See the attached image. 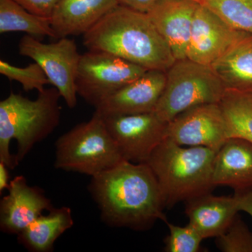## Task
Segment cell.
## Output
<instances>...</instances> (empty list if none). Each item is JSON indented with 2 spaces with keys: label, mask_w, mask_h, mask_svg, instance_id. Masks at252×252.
Instances as JSON below:
<instances>
[{
  "label": "cell",
  "mask_w": 252,
  "mask_h": 252,
  "mask_svg": "<svg viewBox=\"0 0 252 252\" xmlns=\"http://www.w3.org/2000/svg\"><path fill=\"white\" fill-rule=\"evenodd\" d=\"M239 211L238 200L233 196H215L211 192L186 201L189 224L204 239L217 238L229 226Z\"/></svg>",
  "instance_id": "9a60e30c"
},
{
  "label": "cell",
  "mask_w": 252,
  "mask_h": 252,
  "mask_svg": "<svg viewBox=\"0 0 252 252\" xmlns=\"http://www.w3.org/2000/svg\"><path fill=\"white\" fill-rule=\"evenodd\" d=\"M147 71L114 55L89 50L81 55L76 74V90L78 95L95 108Z\"/></svg>",
  "instance_id": "52a82bcc"
},
{
  "label": "cell",
  "mask_w": 252,
  "mask_h": 252,
  "mask_svg": "<svg viewBox=\"0 0 252 252\" xmlns=\"http://www.w3.org/2000/svg\"><path fill=\"white\" fill-rule=\"evenodd\" d=\"M217 152L205 147L179 145L165 138L146 163L157 177L166 207L212 192Z\"/></svg>",
  "instance_id": "277c9868"
},
{
  "label": "cell",
  "mask_w": 252,
  "mask_h": 252,
  "mask_svg": "<svg viewBox=\"0 0 252 252\" xmlns=\"http://www.w3.org/2000/svg\"><path fill=\"white\" fill-rule=\"evenodd\" d=\"M238 200L239 211L246 212L252 217V187L235 191Z\"/></svg>",
  "instance_id": "4316f807"
},
{
  "label": "cell",
  "mask_w": 252,
  "mask_h": 252,
  "mask_svg": "<svg viewBox=\"0 0 252 252\" xmlns=\"http://www.w3.org/2000/svg\"><path fill=\"white\" fill-rule=\"evenodd\" d=\"M122 6H127L136 11L147 13L158 0H117Z\"/></svg>",
  "instance_id": "83f0119b"
},
{
  "label": "cell",
  "mask_w": 252,
  "mask_h": 252,
  "mask_svg": "<svg viewBox=\"0 0 252 252\" xmlns=\"http://www.w3.org/2000/svg\"><path fill=\"white\" fill-rule=\"evenodd\" d=\"M99 116L123 158L127 161L146 163L165 139L167 123L154 112Z\"/></svg>",
  "instance_id": "9c48e42d"
},
{
  "label": "cell",
  "mask_w": 252,
  "mask_h": 252,
  "mask_svg": "<svg viewBox=\"0 0 252 252\" xmlns=\"http://www.w3.org/2000/svg\"><path fill=\"white\" fill-rule=\"evenodd\" d=\"M230 27L252 34V0H198Z\"/></svg>",
  "instance_id": "7402d4cb"
},
{
  "label": "cell",
  "mask_w": 252,
  "mask_h": 252,
  "mask_svg": "<svg viewBox=\"0 0 252 252\" xmlns=\"http://www.w3.org/2000/svg\"><path fill=\"white\" fill-rule=\"evenodd\" d=\"M216 243L223 252H252V233L237 215L227 229L217 237Z\"/></svg>",
  "instance_id": "cb8c5ba5"
},
{
  "label": "cell",
  "mask_w": 252,
  "mask_h": 252,
  "mask_svg": "<svg viewBox=\"0 0 252 252\" xmlns=\"http://www.w3.org/2000/svg\"><path fill=\"white\" fill-rule=\"evenodd\" d=\"M74 225L72 210L68 207L54 208L41 215L18 235V240L28 251L49 252L67 230Z\"/></svg>",
  "instance_id": "d6986e66"
},
{
  "label": "cell",
  "mask_w": 252,
  "mask_h": 252,
  "mask_svg": "<svg viewBox=\"0 0 252 252\" xmlns=\"http://www.w3.org/2000/svg\"><path fill=\"white\" fill-rule=\"evenodd\" d=\"M225 89L213 69L188 59L177 60L166 71V82L154 112L168 123L195 106L220 103Z\"/></svg>",
  "instance_id": "8992f818"
},
{
  "label": "cell",
  "mask_w": 252,
  "mask_h": 252,
  "mask_svg": "<svg viewBox=\"0 0 252 252\" xmlns=\"http://www.w3.org/2000/svg\"><path fill=\"white\" fill-rule=\"evenodd\" d=\"M88 50L104 51L149 69L166 72L176 60L147 13L118 5L84 34Z\"/></svg>",
  "instance_id": "7a4b0ae2"
},
{
  "label": "cell",
  "mask_w": 252,
  "mask_h": 252,
  "mask_svg": "<svg viewBox=\"0 0 252 252\" xmlns=\"http://www.w3.org/2000/svg\"><path fill=\"white\" fill-rule=\"evenodd\" d=\"M28 11L42 16L51 18L55 8L61 0H14Z\"/></svg>",
  "instance_id": "484cf974"
},
{
  "label": "cell",
  "mask_w": 252,
  "mask_h": 252,
  "mask_svg": "<svg viewBox=\"0 0 252 252\" xmlns=\"http://www.w3.org/2000/svg\"><path fill=\"white\" fill-rule=\"evenodd\" d=\"M124 160L102 117L94 112L56 142L54 167L94 177Z\"/></svg>",
  "instance_id": "5b68a950"
},
{
  "label": "cell",
  "mask_w": 252,
  "mask_h": 252,
  "mask_svg": "<svg viewBox=\"0 0 252 252\" xmlns=\"http://www.w3.org/2000/svg\"><path fill=\"white\" fill-rule=\"evenodd\" d=\"M9 167L4 162H0V193H2L5 189L9 187Z\"/></svg>",
  "instance_id": "f1b7e54d"
},
{
  "label": "cell",
  "mask_w": 252,
  "mask_h": 252,
  "mask_svg": "<svg viewBox=\"0 0 252 252\" xmlns=\"http://www.w3.org/2000/svg\"><path fill=\"white\" fill-rule=\"evenodd\" d=\"M164 222L169 228V235L165 239V252H200L203 239L193 226L189 223L180 226L169 223L167 220Z\"/></svg>",
  "instance_id": "d4e9b609"
},
{
  "label": "cell",
  "mask_w": 252,
  "mask_h": 252,
  "mask_svg": "<svg viewBox=\"0 0 252 252\" xmlns=\"http://www.w3.org/2000/svg\"><path fill=\"white\" fill-rule=\"evenodd\" d=\"M212 182L236 190L252 187V143L240 137H230L217 151Z\"/></svg>",
  "instance_id": "2e32d148"
},
{
  "label": "cell",
  "mask_w": 252,
  "mask_h": 252,
  "mask_svg": "<svg viewBox=\"0 0 252 252\" xmlns=\"http://www.w3.org/2000/svg\"><path fill=\"white\" fill-rule=\"evenodd\" d=\"M0 73L10 81L20 83L26 92L34 90L42 92L45 90L44 86L51 84L42 68L35 62L26 67H18L1 60Z\"/></svg>",
  "instance_id": "603a6c76"
},
{
  "label": "cell",
  "mask_w": 252,
  "mask_h": 252,
  "mask_svg": "<svg viewBox=\"0 0 252 252\" xmlns=\"http://www.w3.org/2000/svg\"><path fill=\"white\" fill-rule=\"evenodd\" d=\"M195 0H158L147 11L152 22L171 49L176 61L187 59Z\"/></svg>",
  "instance_id": "5bb4252c"
},
{
  "label": "cell",
  "mask_w": 252,
  "mask_h": 252,
  "mask_svg": "<svg viewBox=\"0 0 252 252\" xmlns=\"http://www.w3.org/2000/svg\"><path fill=\"white\" fill-rule=\"evenodd\" d=\"M61 97L54 86L34 100L11 92L0 102V162L13 170L54 132L61 122Z\"/></svg>",
  "instance_id": "3957f363"
},
{
  "label": "cell",
  "mask_w": 252,
  "mask_h": 252,
  "mask_svg": "<svg viewBox=\"0 0 252 252\" xmlns=\"http://www.w3.org/2000/svg\"><path fill=\"white\" fill-rule=\"evenodd\" d=\"M11 32L58 39L49 18L32 14L14 0H0V33Z\"/></svg>",
  "instance_id": "ffe728a7"
},
{
  "label": "cell",
  "mask_w": 252,
  "mask_h": 252,
  "mask_svg": "<svg viewBox=\"0 0 252 252\" xmlns=\"http://www.w3.org/2000/svg\"><path fill=\"white\" fill-rule=\"evenodd\" d=\"M165 138L181 146L205 147L217 152L229 138L220 103L195 106L167 123Z\"/></svg>",
  "instance_id": "30bf717a"
},
{
  "label": "cell",
  "mask_w": 252,
  "mask_h": 252,
  "mask_svg": "<svg viewBox=\"0 0 252 252\" xmlns=\"http://www.w3.org/2000/svg\"><path fill=\"white\" fill-rule=\"evenodd\" d=\"M18 53L40 65L69 108L77 106L75 78L81 54L74 40L63 37L56 42L44 44L27 34L20 39Z\"/></svg>",
  "instance_id": "ba28073f"
},
{
  "label": "cell",
  "mask_w": 252,
  "mask_h": 252,
  "mask_svg": "<svg viewBox=\"0 0 252 252\" xmlns=\"http://www.w3.org/2000/svg\"><path fill=\"white\" fill-rule=\"evenodd\" d=\"M166 82V72L149 69L96 107L101 116L154 112Z\"/></svg>",
  "instance_id": "4fadbf2b"
},
{
  "label": "cell",
  "mask_w": 252,
  "mask_h": 252,
  "mask_svg": "<svg viewBox=\"0 0 252 252\" xmlns=\"http://www.w3.org/2000/svg\"><path fill=\"white\" fill-rule=\"evenodd\" d=\"M8 191L0 202V228L3 233L18 235L45 210L54 207L43 190L28 185L22 175L11 180Z\"/></svg>",
  "instance_id": "7c38bea8"
},
{
  "label": "cell",
  "mask_w": 252,
  "mask_h": 252,
  "mask_svg": "<svg viewBox=\"0 0 252 252\" xmlns=\"http://www.w3.org/2000/svg\"><path fill=\"white\" fill-rule=\"evenodd\" d=\"M89 190L109 226L144 230L167 220L163 195L148 164L122 160L91 177Z\"/></svg>",
  "instance_id": "6da1fadb"
},
{
  "label": "cell",
  "mask_w": 252,
  "mask_h": 252,
  "mask_svg": "<svg viewBox=\"0 0 252 252\" xmlns=\"http://www.w3.org/2000/svg\"><path fill=\"white\" fill-rule=\"evenodd\" d=\"M230 137L252 143V93L226 90L220 102Z\"/></svg>",
  "instance_id": "44dd1931"
},
{
  "label": "cell",
  "mask_w": 252,
  "mask_h": 252,
  "mask_svg": "<svg viewBox=\"0 0 252 252\" xmlns=\"http://www.w3.org/2000/svg\"><path fill=\"white\" fill-rule=\"evenodd\" d=\"M211 67L226 90L252 93V34L239 39Z\"/></svg>",
  "instance_id": "ac0fdd59"
},
{
  "label": "cell",
  "mask_w": 252,
  "mask_h": 252,
  "mask_svg": "<svg viewBox=\"0 0 252 252\" xmlns=\"http://www.w3.org/2000/svg\"><path fill=\"white\" fill-rule=\"evenodd\" d=\"M195 1H198V0H195Z\"/></svg>",
  "instance_id": "f546056e"
},
{
  "label": "cell",
  "mask_w": 252,
  "mask_h": 252,
  "mask_svg": "<svg viewBox=\"0 0 252 252\" xmlns=\"http://www.w3.org/2000/svg\"><path fill=\"white\" fill-rule=\"evenodd\" d=\"M118 5L117 0H61L50 18L51 26L58 39L84 35Z\"/></svg>",
  "instance_id": "e0dca14e"
},
{
  "label": "cell",
  "mask_w": 252,
  "mask_h": 252,
  "mask_svg": "<svg viewBox=\"0 0 252 252\" xmlns=\"http://www.w3.org/2000/svg\"><path fill=\"white\" fill-rule=\"evenodd\" d=\"M246 34L230 27L211 10L199 4L194 15L187 59L211 67Z\"/></svg>",
  "instance_id": "8fae6325"
}]
</instances>
